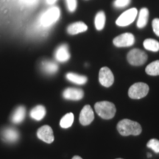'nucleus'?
Listing matches in <instances>:
<instances>
[{"mask_svg":"<svg viewBox=\"0 0 159 159\" xmlns=\"http://www.w3.org/2000/svg\"><path fill=\"white\" fill-rule=\"evenodd\" d=\"M61 16L59 7L52 6L43 12L39 19V25L42 29H47L56 23Z\"/></svg>","mask_w":159,"mask_h":159,"instance_id":"f257e3e1","label":"nucleus"},{"mask_svg":"<svg viewBox=\"0 0 159 159\" xmlns=\"http://www.w3.org/2000/svg\"><path fill=\"white\" fill-rule=\"evenodd\" d=\"M117 130L122 136H128L130 135L138 136L142 133V129L138 122L128 119H125L118 123Z\"/></svg>","mask_w":159,"mask_h":159,"instance_id":"f03ea898","label":"nucleus"},{"mask_svg":"<svg viewBox=\"0 0 159 159\" xmlns=\"http://www.w3.org/2000/svg\"><path fill=\"white\" fill-rule=\"evenodd\" d=\"M96 113L101 118L104 119H111L115 116L116 108L112 102L108 101L98 102L94 105Z\"/></svg>","mask_w":159,"mask_h":159,"instance_id":"7ed1b4c3","label":"nucleus"},{"mask_svg":"<svg viewBox=\"0 0 159 159\" xmlns=\"http://www.w3.org/2000/svg\"><path fill=\"white\" fill-rule=\"evenodd\" d=\"M150 88L148 85L144 83H136L131 85L129 89L128 95L131 99H139L148 95Z\"/></svg>","mask_w":159,"mask_h":159,"instance_id":"20e7f679","label":"nucleus"},{"mask_svg":"<svg viewBox=\"0 0 159 159\" xmlns=\"http://www.w3.org/2000/svg\"><path fill=\"white\" fill-rule=\"evenodd\" d=\"M127 59L133 66H142L148 60V55L139 49H133L128 52Z\"/></svg>","mask_w":159,"mask_h":159,"instance_id":"39448f33","label":"nucleus"},{"mask_svg":"<svg viewBox=\"0 0 159 159\" xmlns=\"http://www.w3.org/2000/svg\"><path fill=\"white\" fill-rule=\"evenodd\" d=\"M137 13H138L137 9L134 7L128 10L118 17L116 21V25L119 27H126V26L130 25L135 21L137 16Z\"/></svg>","mask_w":159,"mask_h":159,"instance_id":"423d86ee","label":"nucleus"},{"mask_svg":"<svg viewBox=\"0 0 159 159\" xmlns=\"http://www.w3.org/2000/svg\"><path fill=\"white\" fill-rule=\"evenodd\" d=\"M99 80L100 84L105 87H110L114 82V77L112 71L108 67H102L99 70Z\"/></svg>","mask_w":159,"mask_h":159,"instance_id":"0eeeda50","label":"nucleus"},{"mask_svg":"<svg viewBox=\"0 0 159 159\" xmlns=\"http://www.w3.org/2000/svg\"><path fill=\"white\" fill-rule=\"evenodd\" d=\"M135 42L134 35L131 33H127L115 38L113 41L114 44L117 47H128L134 45Z\"/></svg>","mask_w":159,"mask_h":159,"instance_id":"6e6552de","label":"nucleus"},{"mask_svg":"<svg viewBox=\"0 0 159 159\" xmlns=\"http://www.w3.org/2000/svg\"><path fill=\"white\" fill-rule=\"evenodd\" d=\"M37 136L47 144H51L54 141L52 129L49 125H43L37 131Z\"/></svg>","mask_w":159,"mask_h":159,"instance_id":"1a4fd4ad","label":"nucleus"},{"mask_svg":"<svg viewBox=\"0 0 159 159\" xmlns=\"http://www.w3.org/2000/svg\"><path fill=\"white\" fill-rule=\"evenodd\" d=\"M94 119V114L90 105L84 106L80 114V122L83 125H89L93 122Z\"/></svg>","mask_w":159,"mask_h":159,"instance_id":"9d476101","label":"nucleus"},{"mask_svg":"<svg viewBox=\"0 0 159 159\" xmlns=\"http://www.w3.org/2000/svg\"><path fill=\"white\" fill-rule=\"evenodd\" d=\"M2 139L7 143H15L19 139V132L13 128H5L1 132Z\"/></svg>","mask_w":159,"mask_h":159,"instance_id":"9b49d317","label":"nucleus"},{"mask_svg":"<svg viewBox=\"0 0 159 159\" xmlns=\"http://www.w3.org/2000/svg\"><path fill=\"white\" fill-rule=\"evenodd\" d=\"M84 96V92L82 89L75 88H68L63 92V98L68 100H80Z\"/></svg>","mask_w":159,"mask_h":159,"instance_id":"f8f14e48","label":"nucleus"},{"mask_svg":"<svg viewBox=\"0 0 159 159\" xmlns=\"http://www.w3.org/2000/svg\"><path fill=\"white\" fill-rule=\"evenodd\" d=\"M55 57L57 61L61 63L68 61L70 58V53L69 52L68 46L66 44H62L57 47L55 53Z\"/></svg>","mask_w":159,"mask_h":159,"instance_id":"ddd939ff","label":"nucleus"},{"mask_svg":"<svg viewBox=\"0 0 159 159\" xmlns=\"http://www.w3.org/2000/svg\"><path fill=\"white\" fill-rule=\"evenodd\" d=\"M41 70L47 75H54L58 70V66L54 61H43L41 64Z\"/></svg>","mask_w":159,"mask_h":159,"instance_id":"4468645a","label":"nucleus"},{"mask_svg":"<svg viewBox=\"0 0 159 159\" xmlns=\"http://www.w3.org/2000/svg\"><path fill=\"white\" fill-rule=\"evenodd\" d=\"M88 30V27L85 23L78 21V22H75L71 24L67 27V33L70 35H77L78 33H83Z\"/></svg>","mask_w":159,"mask_h":159,"instance_id":"2eb2a0df","label":"nucleus"},{"mask_svg":"<svg viewBox=\"0 0 159 159\" xmlns=\"http://www.w3.org/2000/svg\"><path fill=\"white\" fill-rule=\"evenodd\" d=\"M26 110L25 108L23 106H19L16 109L14 112L13 113L11 116L12 122L14 124H19L22 122L25 118Z\"/></svg>","mask_w":159,"mask_h":159,"instance_id":"dca6fc26","label":"nucleus"},{"mask_svg":"<svg viewBox=\"0 0 159 159\" xmlns=\"http://www.w3.org/2000/svg\"><path fill=\"white\" fill-rule=\"evenodd\" d=\"M149 18V11L146 7H143L141 9L139 13V19L137 21V27L139 28H144L148 22Z\"/></svg>","mask_w":159,"mask_h":159,"instance_id":"f3484780","label":"nucleus"},{"mask_svg":"<svg viewBox=\"0 0 159 159\" xmlns=\"http://www.w3.org/2000/svg\"><path fill=\"white\" fill-rule=\"evenodd\" d=\"M30 117L34 120H41L46 115V109L43 105H37L30 111Z\"/></svg>","mask_w":159,"mask_h":159,"instance_id":"a211bd4d","label":"nucleus"},{"mask_svg":"<svg viewBox=\"0 0 159 159\" xmlns=\"http://www.w3.org/2000/svg\"><path fill=\"white\" fill-rule=\"evenodd\" d=\"M66 77L70 82L75 83L77 85H83L87 82L88 79L85 76L80 75L73 72H69L66 75Z\"/></svg>","mask_w":159,"mask_h":159,"instance_id":"6ab92c4d","label":"nucleus"},{"mask_svg":"<svg viewBox=\"0 0 159 159\" xmlns=\"http://www.w3.org/2000/svg\"><path fill=\"white\" fill-rule=\"evenodd\" d=\"M95 27L97 30H102L105 25V14L103 11H99L97 13L94 20Z\"/></svg>","mask_w":159,"mask_h":159,"instance_id":"aec40b11","label":"nucleus"},{"mask_svg":"<svg viewBox=\"0 0 159 159\" xmlns=\"http://www.w3.org/2000/svg\"><path fill=\"white\" fill-rule=\"evenodd\" d=\"M143 45H144V47L147 50L152 52L159 51V42L155 39H146L143 43Z\"/></svg>","mask_w":159,"mask_h":159,"instance_id":"412c9836","label":"nucleus"},{"mask_svg":"<svg viewBox=\"0 0 159 159\" xmlns=\"http://www.w3.org/2000/svg\"><path fill=\"white\" fill-rule=\"evenodd\" d=\"M146 73L151 76H158L159 75V60L155 61L150 63L146 67Z\"/></svg>","mask_w":159,"mask_h":159,"instance_id":"4be33fe9","label":"nucleus"},{"mask_svg":"<svg viewBox=\"0 0 159 159\" xmlns=\"http://www.w3.org/2000/svg\"><path fill=\"white\" fill-rule=\"evenodd\" d=\"M74 114L72 113H69L66 114L62 119H61L60 125L62 128H69L72 125L74 122Z\"/></svg>","mask_w":159,"mask_h":159,"instance_id":"5701e85b","label":"nucleus"},{"mask_svg":"<svg viewBox=\"0 0 159 159\" xmlns=\"http://www.w3.org/2000/svg\"><path fill=\"white\" fill-rule=\"evenodd\" d=\"M148 148L151 149L152 150H153L156 153H159V141L158 139H152L147 144Z\"/></svg>","mask_w":159,"mask_h":159,"instance_id":"b1692460","label":"nucleus"},{"mask_svg":"<svg viewBox=\"0 0 159 159\" xmlns=\"http://www.w3.org/2000/svg\"><path fill=\"white\" fill-rule=\"evenodd\" d=\"M131 0H115L114 5L116 8H123L130 5Z\"/></svg>","mask_w":159,"mask_h":159,"instance_id":"393cba45","label":"nucleus"},{"mask_svg":"<svg viewBox=\"0 0 159 159\" xmlns=\"http://www.w3.org/2000/svg\"><path fill=\"white\" fill-rule=\"evenodd\" d=\"M66 5H67V8L68 11L71 13L74 12L77 8V0H66Z\"/></svg>","mask_w":159,"mask_h":159,"instance_id":"a878e982","label":"nucleus"},{"mask_svg":"<svg viewBox=\"0 0 159 159\" xmlns=\"http://www.w3.org/2000/svg\"><path fill=\"white\" fill-rule=\"evenodd\" d=\"M152 25V29H153V32L155 33V34L158 35L159 37V19L156 18V19H153Z\"/></svg>","mask_w":159,"mask_h":159,"instance_id":"bb28decb","label":"nucleus"},{"mask_svg":"<svg viewBox=\"0 0 159 159\" xmlns=\"http://www.w3.org/2000/svg\"><path fill=\"white\" fill-rule=\"evenodd\" d=\"M57 0H46V2H47V3L48 4V5H53V4H55Z\"/></svg>","mask_w":159,"mask_h":159,"instance_id":"cd10ccee","label":"nucleus"},{"mask_svg":"<svg viewBox=\"0 0 159 159\" xmlns=\"http://www.w3.org/2000/svg\"><path fill=\"white\" fill-rule=\"evenodd\" d=\"M27 4H33L36 2V0H23Z\"/></svg>","mask_w":159,"mask_h":159,"instance_id":"c85d7f7f","label":"nucleus"},{"mask_svg":"<svg viewBox=\"0 0 159 159\" xmlns=\"http://www.w3.org/2000/svg\"><path fill=\"white\" fill-rule=\"evenodd\" d=\"M72 159H83L82 158H81L80 156H75L72 158Z\"/></svg>","mask_w":159,"mask_h":159,"instance_id":"c756f323","label":"nucleus"},{"mask_svg":"<svg viewBox=\"0 0 159 159\" xmlns=\"http://www.w3.org/2000/svg\"><path fill=\"white\" fill-rule=\"evenodd\" d=\"M148 158H151V157H152V155H151L150 153H148Z\"/></svg>","mask_w":159,"mask_h":159,"instance_id":"7c9ffc66","label":"nucleus"},{"mask_svg":"<svg viewBox=\"0 0 159 159\" xmlns=\"http://www.w3.org/2000/svg\"><path fill=\"white\" fill-rule=\"evenodd\" d=\"M117 159H122V158H117Z\"/></svg>","mask_w":159,"mask_h":159,"instance_id":"2f4dec72","label":"nucleus"}]
</instances>
